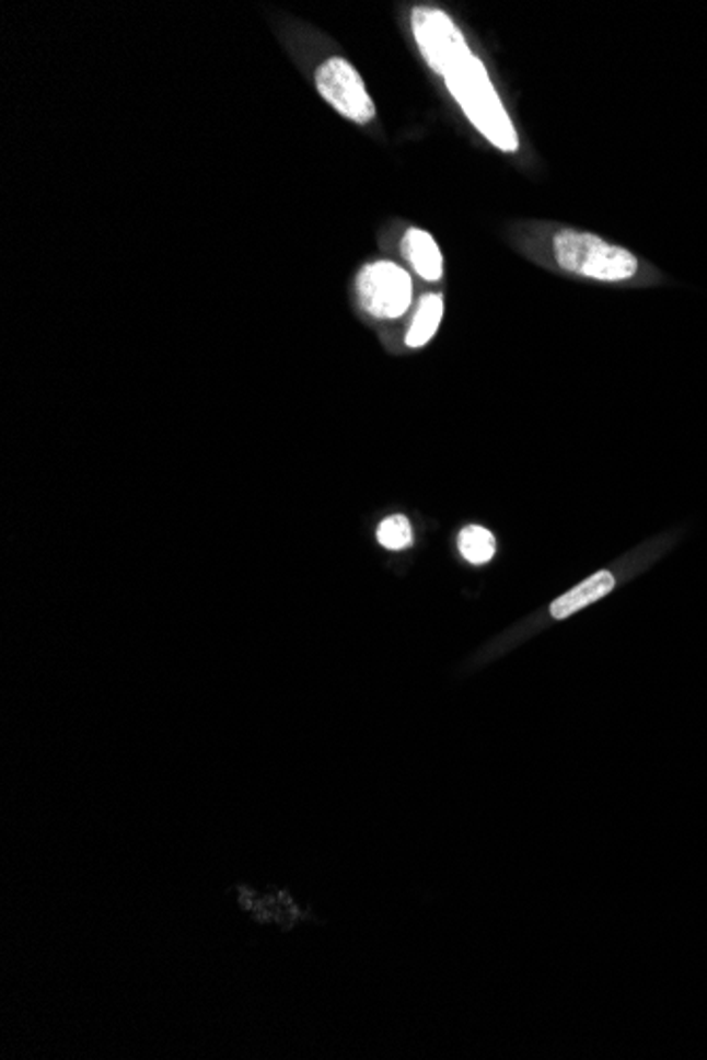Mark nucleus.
<instances>
[{
  "instance_id": "39448f33",
  "label": "nucleus",
  "mask_w": 707,
  "mask_h": 1060,
  "mask_svg": "<svg viewBox=\"0 0 707 1060\" xmlns=\"http://www.w3.org/2000/svg\"><path fill=\"white\" fill-rule=\"evenodd\" d=\"M318 94L346 119L354 124H371L378 115L375 102L369 94L360 72L341 56H333L321 64L314 77Z\"/></svg>"
},
{
  "instance_id": "9d476101",
  "label": "nucleus",
  "mask_w": 707,
  "mask_h": 1060,
  "mask_svg": "<svg viewBox=\"0 0 707 1060\" xmlns=\"http://www.w3.org/2000/svg\"><path fill=\"white\" fill-rule=\"evenodd\" d=\"M378 540H380L382 546H386L390 551L407 549L412 544V540H414L412 523L403 515L387 517V519H384L380 523V528H378Z\"/></svg>"
},
{
  "instance_id": "0eeeda50",
  "label": "nucleus",
  "mask_w": 707,
  "mask_h": 1060,
  "mask_svg": "<svg viewBox=\"0 0 707 1060\" xmlns=\"http://www.w3.org/2000/svg\"><path fill=\"white\" fill-rule=\"evenodd\" d=\"M614 589V576L611 572H598L593 576H589L587 580H582L579 587H575L572 591L561 595L559 599H555L550 603V617L555 621H564L572 614L580 612L582 608L600 601L602 597H606L609 592Z\"/></svg>"
},
{
  "instance_id": "f257e3e1",
  "label": "nucleus",
  "mask_w": 707,
  "mask_h": 1060,
  "mask_svg": "<svg viewBox=\"0 0 707 1060\" xmlns=\"http://www.w3.org/2000/svg\"><path fill=\"white\" fill-rule=\"evenodd\" d=\"M464 117L502 153L519 151V134L482 58L471 54L443 79Z\"/></svg>"
},
{
  "instance_id": "7ed1b4c3",
  "label": "nucleus",
  "mask_w": 707,
  "mask_h": 1060,
  "mask_svg": "<svg viewBox=\"0 0 707 1060\" xmlns=\"http://www.w3.org/2000/svg\"><path fill=\"white\" fill-rule=\"evenodd\" d=\"M412 32L424 62L443 79L473 54L460 26L439 7H416Z\"/></svg>"
},
{
  "instance_id": "20e7f679",
  "label": "nucleus",
  "mask_w": 707,
  "mask_h": 1060,
  "mask_svg": "<svg viewBox=\"0 0 707 1060\" xmlns=\"http://www.w3.org/2000/svg\"><path fill=\"white\" fill-rule=\"evenodd\" d=\"M356 295L364 312L380 320H396L409 312L414 301V280L394 261L367 263L356 276Z\"/></svg>"
},
{
  "instance_id": "f03ea898",
  "label": "nucleus",
  "mask_w": 707,
  "mask_h": 1060,
  "mask_svg": "<svg viewBox=\"0 0 707 1060\" xmlns=\"http://www.w3.org/2000/svg\"><path fill=\"white\" fill-rule=\"evenodd\" d=\"M550 246L559 269L587 280L627 281L640 269V261L634 252L589 231L561 229L555 233Z\"/></svg>"
},
{
  "instance_id": "1a4fd4ad",
  "label": "nucleus",
  "mask_w": 707,
  "mask_h": 1060,
  "mask_svg": "<svg viewBox=\"0 0 707 1060\" xmlns=\"http://www.w3.org/2000/svg\"><path fill=\"white\" fill-rule=\"evenodd\" d=\"M457 549L466 562L483 565L489 562L496 553V538L494 533L479 526H471L460 531L457 538Z\"/></svg>"
},
{
  "instance_id": "6e6552de",
  "label": "nucleus",
  "mask_w": 707,
  "mask_h": 1060,
  "mask_svg": "<svg viewBox=\"0 0 707 1060\" xmlns=\"http://www.w3.org/2000/svg\"><path fill=\"white\" fill-rule=\"evenodd\" d=\"M443 312H445V301H443V295L441 292H426L421 299H419L418 308H416V313H414V320H412V326L407 331V337L405 342L409 347H424L428 344L439 326H441V320H443Z\"/></svg>"
},
{
  "instance_id": "423d86ee",
  "label": "nucleus",
  "mask_w": 707,
  "mask_h": 1060,
  "mask_svg": "<svg viewBox=\"0 0 707 1060\" xmlns=\"http://www.w3.org/2000/svg\"><path fill=\"white\" fill-rule=\"evenodd\" d=\"M401 249L419 278L426 281H439L443 278V252L428 231L419 227L407 229Z\"/></svg>"
}]
</instances>
